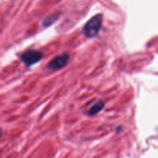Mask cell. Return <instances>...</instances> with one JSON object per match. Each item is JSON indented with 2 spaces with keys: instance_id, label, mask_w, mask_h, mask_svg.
Masks as SVG:
<instances>
[{
  "instance_id": "3",
  "label": "cell",
  "mask_w": 158,
  "mask_h": 158,
  "mask_svg": "<svg viewBox=\"0 0 158 158\" xmlns=\"http://www.w3.org/2000/svg\"><path fill=\"white\" fill-rule=\"evenodd\" d=\"M69 59H70V56L69 54L63 53L60 56H57L53 60H51L48 66H49V69H54V70L60 69L65 67L68 64Z\"/></svg>"
},
{
  "instance_id": "4",
  "label": "cell",
  "mask_w": 158,
  "mask_h": 158,
  "mask_svg": "<svg viewBox=\"0 0 158 158\" xmlns=\"http://www.w3.org/2000/svg\"><path fill=\"white\" fill-rule=\"evenodd\" d=\"M104 106H105V103L103 100H97V101L92 106H91L88 114L91 116L95 115V114L100 113V111L103 109Z\"/></svg>"
},
{
  "instance_id": "1",
  "label": "cell",
  "mask_w": 158,
  "mask_h": 158,
  "mask_svg": "<svg viewBox=\"0 0 158 158\" xmlns=\"http://www.w3.org/2000/svg\"><path fill=\"white\" fill-rule=\"evenodd\" d=\"M103 23V15L97 14L90 19L83 28V34L87 38H94L98 35Z\"/></svg>"
},
{
  "instance_id": "5",
  "label": "cell",
  "mask_w": 158,
  "mask_h": 158,
  "mask_svg": "<svg viewBox=\"0 0 158 158\" xmlns=\"http://www.w3.org/2000/svg\"><path fill=\"white\" fill-rule=\"evenodd\" d=\"M59 18V14L56 15H51V16L47 17V18L45 19L43 21V25L44 27H47V26H51L52 24H53Z\"/></svg>"
},
{
  "instance_id": "2",
  "label": "cell",
  "mask_w": 158,
  "mask_h": 158,
  "mask_svg": "<svg viewBox=\"0 0 158 158\" xmlns=\"http://www.w3.org/2000/svg\"><path fill=\"white\" fill-rule=\"evenodd\" d=\"M43 58V53L36 49H29L23 52L20 56L21 61L26 66H31L41 61Z\"/></svg>"
},
{
  "instance_id": "6",
  "label": "cell",
  "mask_w": 158,
  "mask_h": 158,
  "mask_svg": "<svg viewBox=\"0 0 158 158\" xmlns=\"http://www.w3.org/2000/svg\"><path fill=\"white\" fill-rule=\"evenodd\" d=\"M1 135H2V131H0V137H1Z\"/></svg>"
}]
</instances>
